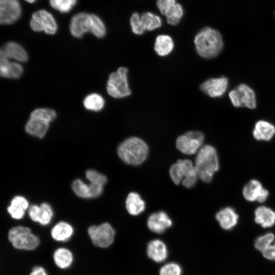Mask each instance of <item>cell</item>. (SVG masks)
<instances>
[{"label": "cell", "instance_id": "1", "mask_svg": "<svg viewBox=\"0 0 275 275\" xmlns=\"http://www.w3.org/2000/svg\"><path fill=\"white\" fill-rule=\"evenodd\" d=\"M194 43L198 54L207 59L217 57L224 47L221 33L209 26L202 28L196 35Z\"/></svg>", "mask_w": 275, "mask_h": 275}, {"label": "cell", "instance_id": "2", "mask_svg": "<svg viewBox=\"0 0 275 275\" xmlns=\"http://www.w3.org/2000/svg\"><path fill=\"white\" fill-rule=\"evenodd\" d=\"M117 152L119 157L125 163L139 166L146 159L149 153V147L141 139L132 136L120 143Z\"/></svg>", "mask_w": 275, "mask_h": 275}, {"label": "cell", "instance_id": "3", "mask_svg": "<svg viewBox=\"0 0 275 275\" xmlns=\"http://www.w3.org/2000/svg\"><path fill=\"white\" fill-rule=\"evenodd\" d=\"M195 166L199 178L204 182H210L214 174L219 169L218 155L215 149L209 145L202 146L197 154Z\"/></svg>", "mask_w": 275, "mask_h": 275}, {"label": "cell", "instance_id": "4", "mask_svg": "<svg viewBox=\"0 0 275 275\" xmlns=\"http://www.w3.org/2000/svg\"><path fill=\"white\" fill-rule=\"evenodd\" d=\"M56 117V112L52 109H36L31 114L25 126V130L31 135L42 139L45 136L50 122Z\"/></svg>", "mask_w": 275, "mask_h": 275}, {"label": "cell", "instance_id": "5", "mask_svg": "<svg viewBox=\"0 0 275 275\" xmlns=\"http://www.w3.org/2000/svg\"><path fill=\"white\" fill-rule=\"evenodd\" d=\"M170 177L178 185L181 183L186 188L194 186L197 181L198 173L195 165L190 159H179L172 164L169 170Z\"/></svg>", "mask_w": 275, "mask_h": 275}, {"label": "cell", "instance_id": "6", "mask_svg": "<svg viewBox=\"0 0 275 275\" xmlns=\"http://www.w3.org/2000/svg\"><path fill=\"white\" fill-rule=\"evenodd\" d=\"M8 239L13 247L18 250H33L40 243L39 238L27 227H12L9 231Z\"/></svg>", "mask_w": 275, "mask_h": 275}, {"label": "cell", "instance_id": "7", "mask_svg": "<svg viewBox=\"0 0 275 275\" xmlns=\"http://www.w3.org/2000/svg\"><path fill=\"white\" fill-rule=\"evenodd\" d=\"M128 71L126 67H121L109 75L106 90L111 96L115 98H122L131 94L128 82Z\"/></svg>", "mask_w": 275, "mask_h": 275}, {"label": "cell", "instance_id": "8", "mask_svg": "<svg viewBox=\"0 0 275 275\" xmlns=\"http://www.w3.org/2000/svg\"><path fill=\"white\" fill-rule=\"evenodd\" d=\"M230 100L235 107H245L250 109L256 107V97L254 90L244 84H241L229 93Z\"/></svg>", "mask_w": 275, "mask_h": 275}, {"label": "cell", "instance_id": "9", "mask_svg": "<svg viewBox=\"0 0 275 275\" xmlns=\"http://www.w3.org/2000/svg\"><path fill=\"white\" fill-rule=\"evenodd\" d=\"M204 141V134L199 131H189L176 140V147L181 153L193 155L198 153Z\"/></svg>", "mask_w": 275, "mask_h": 275}, {"label": "cell", "instance_id": "10", "mask_svg": "<svg viewBox=\"0 0 275 275\" xmlns=\"http://www.w3.org/2000/svg\"><path fill=\"white\" fill-rule=\"evenodd\" d=\"M88 233L92 243L97 246L105 248L114 242L115 232L112 226L104 223L98 226H91Z\"/></svg>", "mask_w": 275, "mask_h": 275}, {"label": "cell", "instance_id": "11", "mask_svg": "<svg viewBox=\"0 0 275 275\" xmlns=\"http://www.w3.org/2000/svg\"><path fill=\"white\" fill-rule=\"evenodd\" d=\"M30 26L35 32L43 31L53 35L57 30V24L53 16L45 10L36 11L32 15Z\"/></svg>", "mask_w": 275, "mask_h": 275}, {"label": "cell", "instance_id": "12", "mask_svg": "<svg viewBox=\"0 0 275 275\" xmlns=\"http://www.w3.org/2000/svg\"><path fill=\"white\" fill-rule=\"evenodd\" d=\"M21 14V7L18 0H0V22L10 24L15 22Z\"/></svg>", "mask_w": 275, "mask_h": 275}, {"label": "cell", "instance_id": "13", "mask_svg": "<svg viewBox=\"0 0 275 275\" xmlns=\"http://www.w3.org/2000/svg\"><path fill=\"white\" fill-rule=\"evenodd\" d=\"M228 86V78L222 76L205 80L200 86V90L209 96L214 98L223 96Z\"/></svg>", "mask_w": 275, "mask_h": 275}, {"label": "cell", "instance_id": "14", "mask_svg": "<svg viewBox=\"0 0 275 275\" xmlns=\"http://www.w3.org/2000/svg\"><path fill=\"white\" fill-rule=\"evenodd\" d=\"M92 18L91 14L81 12L75 14L71 19L70 30L75 38H80L84 34L91 32Z\"/></svg>", "mask_w": 275, "mask_h": 275}, {"label": "cell", "instance_id": "15", "mask_svg": "<svg viewBox=\"0 0 275 275\" xmlns=\"http://www.w3.org/2000/svg\"><path fill=\"white\" fill-rule=\"evenodd\" d=\"M71 187L76 196L84 199L97 198L102 194L103 190V186L91 183L86 184L79 179L72 182Z\"/></svg>", "mask_w": 275, "mask_h": 275}, {"label": "cell", "instance_id": "16", "mask_svg": "<svg viewBox=\"0 0 275 275\" xmlns=\"http://www.w3.org/2000/svg\"><path fill=\"white\" fill-rule=\"evenodd\" d=\"M29 215L33 221L44 226L50 222L53 212L49 204L42 203L39 206L37 205L31 206L29 209Z\"/></svg>", "mask_w": 275, "mask_h": 275}, {"label": "cell", "instance_id": "17", "mask_svg": "<svg viewBox=\"0 0 275 275\" xmlns=\"http://www.w3.org/2000/svg\"><path fill=\"white\" fill-rule=\"evenodd\" d=\"M172 221L167 213L160 211L150 215L147 220V226L152 232L161 234L172 225Z\"/></svg>", "mask_w": 275, "mask_h": 275}, {"label": "cell", "instance_id": "18", "mask_svg": "<svg viewBox=\"0 0 275 275\" xmlns=\"http://www.w3.org/2000/svg\"><path fill=\"white\" fill-rule=\"evenodd\" d=\"M0 57L13 59L20 62H25L28 60V53L25 49L14 42H8L2 47Z\"/></svg>", "mask_w": 275, "mask_h": 275}, {"label": "cell", "instance_id": "19", "mask_svg": "<svg viewBox=\"0 0 275 275\" xmlns=\"http://www.w3.org/2000/svg\"><path fill=\"white\" fill-rule=\"evenodd\" d=\"M23 72V67L20 64L0 57V74L2 77L17 79L21 76Z\"/></svg>", "mask_w": 275, "mask_h": 275}, {"label": "cell", "instance_id": "20", "mask_svg": "<svg viewBox=\"0 0 275 275\" xmlns=\"http://www.w3.org/2000/svg\"><path fill=\"white\" fill-rule=\"evenodd\" d=\"M147 252L148 257L156 262H163L168 256L166 244L159 239H154L149 242Z\"/></svg>", "mask_w": 275, "mask_h": 275}, {"label": "cell", "instance_id": "21", "mask_svg": "<svg viewBox=\"0 0 275 275\" xmlns=\"http://www.w3.org/2000/svg\"><path fill=\"white\" fill-rule=\"evenodd\" d=\"M220 226L224 230H231L238 222V216L235 210L229 207L219 210L215 216Z\"/></svg>", "mask_w": 275, "mask_h": 275}, {"label": "cell", "instance_id": "22", "mask_svg": "<svg viewBox=\"0 0 275 275\" xmlns=\"http://www.w3.org/2000/svg\"><path fill=\"white\" fill-rule=\"evenodd\" d=\"M274 134V126L264 120L257 121L253 131L254 137L259 141H268L272 139Z\"/></svg>", "mask_w": 275, "mask_h": 275}, {"label": "cell", "instance_id": "23", "mask_svg": "<svg viewBox=\"0 0 275 275\" xmlns=\"http://www.w3.org/2000/svg\"><path fill=\"white\" fill-rule=\"evenodd\" d=\"M29 207V202L23 197L17 196L14 197L7 208V211L14 219H20L25 214V211Z\"/></svg>", "mask_w": 275, "mask_h": 275}, {"label": "cell", "instance_id": "24", "mask_svg": "<svg viewBox=\"0 0 275 275\" xmlns=\"http://www.w3.org/2000/svg\"><path fill=\"white\" fill-rule=\"evenodd\" d=\"M126 208L132 215H138L145 209L146 204L140 195L135 192L130 193L126 199Z\"/></svg>", "mask_w": 275, "mask_h": 275}, {"label": "cell", "instance_id": "25", "mask_svg": "<svg viewBox=\"0 0 275 275\" xmlns=\"http://www.w3.org/2000/svg\"><path fill=\"white\" fill-rule=\"evenodd\" d=\"M255 221L263 228L271 227L275 224V212L265 206L259 207L255 211Z\"/></svg>", "mask_w": 275, "mask_h": 275}, {"label": "cell", "instance_id": "26", "mask_svg": "<svg viewBox=\"0 0 275 275\" xmlns=\"http://www.w3.org/2000/svg\"><path fill=\"white\" fill-rule=\"evenodd\" d=\"M73 228L71 225L65 222H60L51 229V235L57 241H66L73 233Z\"/></svg>", "mask_w": 275, "mask_h": 275}, {"label": "cell", "instance_id": "27", "mask_svg": "<svg viewBox=\"0 0 275 275\" xmlns=\"http://www.w3.org/2000/svg\"><path fill=\"white\" fill-rule=\"evenodd\" d=\"M174 47V41L170 36L160 35L156 38L154 50L158 56L164 57L168 55L172 52Z\"/></svg>", "mask_w": 275, "mask_h": 275}, {"label": "cell", "instance_id": "28", "mask_svg": "<svg viewBox=\"0 0 275 275\" xmlns=\"http://www.w3.org/2000/svg\"><path fill=\"white\" fill-rule=\"evenodd\" d=\"M53 260L56 265L60 268L69 267L73 260L72 253L65 248H59L53 254Z\"/></svg>", "mask_w": 275, "mask_h": 275}, {"label": "cell", "instance_id": "29", "mask_svg": "<svg viewBox=\"0 0 275 275\" xmlns=\"http://www.w3.org/2000/svg\"><path fill=\"white\" fill-rule=\"evenodd\" d=\"M263 188L262 184L259 181L252 180L244 186L243 189L244 198L250 202L257 201Z\"/></svg>", "mask_w": 275, "mask_h": 275}, {"label": "cell", "instance_id": "30", "mask_svg": "<svg viewBox=\"0 0 275 275\" xmlns=\"http://www.w3.org/2000/svg\"><path fill=\"white\" fill-rule=\"evenodd\" d=\"M83 103L86 109L95 112L101 111L105 104L102 96L97 93H92L87 96Z\"/></svg>", "mask_w": 275, "mask_h": 275}, {"label": "cell", "instance_id": "31", "mask_svg": "<svg viewBox=\"0 0 275 275\" xmlns=\"http://www.w3.org/2000/svg\"><path fill=\"white\" fill-rule=\"evenodd\" d=\"M141 16L144 28L147 31H153L160 28L162 25L160 18L152 12H147Z\"/></svg>", "mask_w": 275, "mask_h": 275}, {"label": "cell", "instance_id": "32", "mask_svg": "<svg viewBox=\"0 0 275 275\" xmlns=\"http://www.w3.org/2000/svg\"><path fill=\"white\" fill-rule=\"evenodd\" d=\"M184 14L182 6L176 3L170 12L166 16L167 22L170 25H175L179 23Z\"/></svg>", "mask_w": 275, "mask_h": 275}, {"label": "cell", "instance_id": "33", "mask_svg": "<svg viewBox=\"0 0 275 275\" xmlns=\"http://www.w3.org/2000/svg\"><path fill=\"white\" fill-rule=\"evenodd\" d=\"M92 24L91 32L96 37L101 38L106 34L105 25L101 19L97 15L91 14Z\"/></svg>", "mask_w": 275, "mask_h": 275}, {"label": "cell", "instance_id": "34", "mask_svg": "<svg viewBox=\"0 0 275 275\" xmlns=\"http://www.w3.org/2000/svg\"><path fill=\"white\" fill-rule=\"evenodd\" d=\"M274 235L272 233H268L256 238L254 246L258 251L262 252L273 242Z\"/></svg>", "mask_w": 275, "mask_h": 275}, {"label": "cell", "instance_id": "35", "mask_svg": "<svg viewBox=\"0 0 275 275\" xmlns=\"http://www.w3.org/2000/svg\"><path fill=\"white\" fill-rule=\"evenodd\" d=\"M50 6L62 13L70 11L76 3L77 0H49Z\"/></svg>", "mask_w": 275, "mask_h": 275}, {"label": "cell", "instance_id": "36", "mask_svg": "<svg viewBox=\"0 0 275 275\" xmlns=\"http://www.w3.org/2000/svg\"><path fill=\"white\" fill-rule=\"evenodd\" d=\"M86 177L91 183L103 186L107 182L106 177L94 170H88L86 172Z\"/></svg>", "mask_w": 275, "mask_h": 275}, {"label": "cell", "instance_id": "37", "mask_svg": "<svg viewBox=\"0 0 275 275\" xmlns=\"http://www.w3.org/2000/svg\"><path fill=\"white\" fill-rule=\"evenodd\" d=\"M130 23L132 32L136 35H142L146 31L143 25L141 15L138 13L132 14Z\"/></svg>", "mask_w": 275, "mask_h": 275}, {"label": "cell", "instance_id": "38", "mask_svg": "<svg viewBox=\"0 0 275 275\" xmlns=\"http://www.w3.org/2000/svg\"><path fill=\"white\" fill-rule=\"evenodd\" d=\"M160 275H181V268L175 263H169L163 265L160 269Z\"/></svg>", "mask_w": 275, "mask_h": 275}, {"label": "cell", "instance_id": "39", "mask_svg": "<svg viewBox=\"0 0 275 275\" xmlns=\"http://www.w3.org/2000/svg\"><path fill=\"white\" fill-rule=\"evenodd\" d=\"M176 0H157L156 4L160 12L166 16L176 4Z\"/></svg>", "mask_w": 275, "mask_h": 275}, {"label": "cell", "instance_id": "40", "mask_svg": "<svg viewBox=\"0 0 275 275\" xmlns=\"http://www.w3.org/2000/svg\"><path fill=\"white\" fill-rule=\"evenodd\" d=\"M263 256L268 260H275V242L262 252Z\"/></svg>", "mask_w": 275, "mask_h": 275}, {"label": "cell", "instance_id": "41", "mask_svg": "<svg viewBox=\"0 0 275 275\" xmlns=\"http://www.w3.org/2000/svg\"><path fill=\"white\" fill-rule=\"evenodd\" d=\"M30 275H47L45 269L41 266L35 267Z\"/></svg>", "mask_w": 275, "mask_h": 275}, {"label": "cell", "instance_id": "42", "mask_svg": "<svg viewBox=\"0 0 275 275\" xmlns=\"http://www.w3.org/2000/svg\"><path fill=\"white\" fill-rule=\"evenodd\" d=\"M268 191L265 188H263L259 197L257 199V201L260 203H263L265 202L268 198Z\"/></svg>", "mask_w": 275, "mask_h": 275}, {"label": "cell", "instance_id": "43", "mask_svg": "<svg viewBox=\"0 0 275 275\" xmlns=\"http://www.w3.org/2000/svg\"><path fill=\"white\" fill-rule=\"evenodd\" d=\"M25 1H26L27 2L30 3H33L36 1V0H25Z\"/></svg>", "mask_w": 275, "mask_h": 275}, {"label": "cell", "instance_id": "44", "mask_svg": "<svg viewBox=\"0 0 275 275\" xmlns=\"http://www.w3.org/2000/svg\"><path fill=\"white\" fill-rule=\"evenodd\" d=\"M274 16H275V11H274Z\"/></svg>", "mask_w": 275, "mask_h": 275}]
</instances>
